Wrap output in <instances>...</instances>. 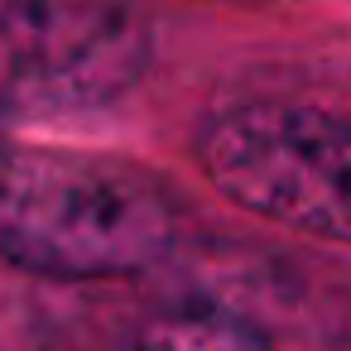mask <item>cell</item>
Here are the masks:
<instances>
[{
    "label": "cell",
    "instance_id": "277c9868",
    "mask_svg": "<svg viewBox=\"0 0 351 351\" xmlns=\"http://www.w3.org/2000/svg\"><path fill=\"white\" fill-rule=\"evenodd\" d=\"M135 351H274V341L231 308L183 303L149 313L135 332Z\"/></svg>",
    "mask_w": 351,
    "mask_h": 351
},
{
    "label": "cell",
    "instance_id": "3957f363",
    "mask_svg": "<svg viewBox=\"0 0 351 351\" xmlns=\"http://www.w3.org/2000/svg\"><path fill=\"white\" fill-rule=\"evenodd\" d=\"M154 29L135 0H0V116H82L149 73Z\"/></svg>",
    "mask_w": 351,
    "mask_h": 351
},
{
    "label": "cell",
    "instance_id": "6da1fadb",
    "mask_svg": "<svg viewBox=\"0 0 351 351\" xmlns=\"http://www.w3.org/2000/svg\"><path fill=\"white\" fill-rule=\"evenodd\" d=\"M178 245V207L130 159L0 140V260L44 279H121Z\"/></svg>",
    "mask_w": 351,
    "mask_h": 351
},
{
    "label": "cell",
    "instance_id": "7a4b0ae2",
    "mask_svg": "<svg viewBox=\"0 0 351 351\" xmlns=\"http://www.w3.org/2000/svg\"><path fill=\"white\" fill-rule=\"evenodd\" d=\"M207 183L284 231L351 245V111L245 101L197 135Z\"/></svg>",
    "mask_w": 351,
    "mask_h": 351
}]
</instances>
